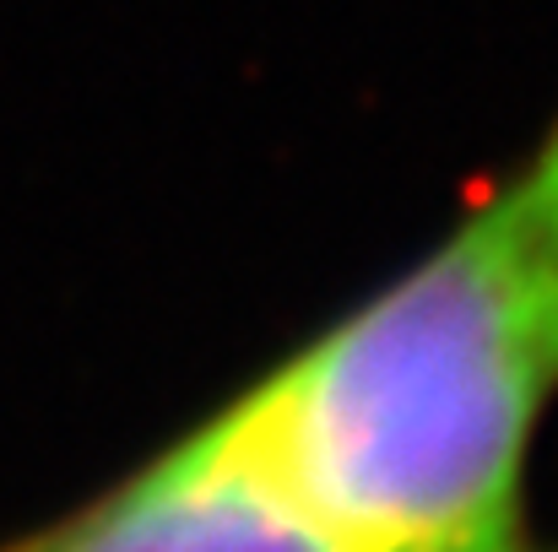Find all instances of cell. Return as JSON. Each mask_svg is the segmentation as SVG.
Segmentation results:
<instances>
[{"instance_id":"cell-1","label":"cell","mask_w":558,"mask_h":552,"mask_svg":"<svg viewBox=\"0 0 558 552\" xmlns=\"http://www.w3.org/2000/svg\"><path fill=\"white\" fill-rule=\"evenodd\" d=\"M558 401V114L461 217L217 412L342 552H558L526 461Z\"/></svg>"},{"instance_id":"cell-2","label":"cell","mask_w":558,"mask_h":552,"mask_svg":"<svg viewBox=\"0 0 558 552\" xmlns=\"http://www.w3.org/2000/svg\"><path fill=\"white\" fill-rule=\"evenodd\" d=\"M0 552H342L222 412Z\"/></svg>"}]
</instances>
